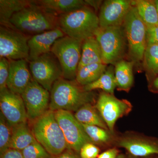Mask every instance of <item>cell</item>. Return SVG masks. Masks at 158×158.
<instances>
[{
	"mask_svg": "<svg viewBox=\"0 0 158 158\" xmlns=\"http://www.w3.org/2000/svg\"><path fill=\"white\" fill-rule=\"evenodd\" d=\"M65 36L60 28L32 36L28 42L29 48L28 62L34 61L44 54L51 52L52 47L56 40Z\"/></svg>",
	"mask_w": 158,
	"mask_h": 158,
	"instance_id": "obj_17",
	"label": "cell"
},
{
	"mask_svg": "<svg viewBox=\"0 0 158 158\" xmlns=\"http://www.w3.org/2000/svg\"><path fill=\"white\" fill-rule=\"evenodd\" d=\"M29 68L34 81L49 92L55 82L63 77L60 63L51 52L30 62Z\"/></svg>",
	"mask_w": 158,
	"mask_h": 158,
	"instance_id": "obj_9",
	"label": "cell"
},
{
	"mask_svg": "<svg viewBox=\"0 0 158 158\" xmlns=\"http://www.w3.org/2000/svg\"><path fill=\"white\" fill-rule=\"evenodd\" d=\"M87 6L92 7L95 9H97L100 7L101 1H85Z\"/></svg>",
	"mask_w": 158,
	"mask_h": 158,
	"instance_id": "obj_38",
	"label": "cell"
},
{
	"mask_svg": "<svg viewBox=\"0 0 158 158\" xmlns=\"http://www.w3.org/2000/svg\"><path fill=\"white\" fill-rule=\"evenodd\" d=\"M10 69L7 88L15 93L21 95L33 80L27 60H9Z\"/></svg>",
	"mask_w": 158,
	"mask_h": 158,
	"instance_id": "obj_16",
	"label": "cell"
},
{
	"mask_svg": "<svg viewBox=\"0 0 158 158\" xmlns=\"http://www.w3.org/2000/svg\"><path fill=\"white\" fill-rule=\"evenodd\" d=\"M81 125L94 144H106L111 141V135L107 130L96 126L88 125L82 123Z\"/></svg>",
	"mask_w": 158,
	"mask_h": 158,
	"instance_id": "obj_28",
	"label": "cell"
},
{
	"mask_svg": "<svg viewBox=\"0 0 158 158\" xmlns=\"http://www.w3.org/2000/svg\"><path fill=\"white\" fill-rule=\"evenodd\" d=\"M23 158H51L52 156L37 141L22 151Z\"/></svg>",
	"mask_w": 158,
	"mask_h": 158,
	"instance_id": "obj_30",
	"label": "cell"
},
{
	"mask_svg": "<svg viewBox=\"0 0 158 158\" xmlns=\"http://www.w3.org/2000/svg\"><path fill=\"white\" fill-rule=\"evenodd\" d=\"M148 89L151 92L158 94V76L149 81Z\"/></svg>",
	"mask_w": 158,
	"mask_h": 158,
	"instance_id": "obj_37",
	"label": "cell"
},
{
	"mask_svg": "<svg viewBox=\"0 0 158 158\" xmlns=\"http://www.w3.org/2000/svg\"><path fill=\"white\" fill-rule=\"evenodd\" d=\"M102 62L101 48L96 37H90L85 40L82 43L81 56L78 70L86 65Z\"/></svg>",
	"mask_w": 158,
	"mask_h": 158,
	"instance_id": "obj_20",
	"label": "cell"
},
{
	"mask_svg": "<svg viewBox=\"0 0 158 158\" xmlns=\"http://www.w3.org/2000/svg\"><path fill=\"white\" fill-rule=\"evenodd\" d=\"M54 113L63 132L68 148L79 152L83 145L87 143H93L72 112L60 110L55 111Z\"/></svg>",
	"mask_w": 158,
	"mask_h": 158,
	"instance_id": "obj_11",
	"label": "cell"
},
{
	"mask_svg": "<svg viewBox=\"0 0 158 158\" xmlns=\"http://www.w3.org/2000/svg\"><path fill=\"white\" fill-rule=\"evenodd\" d=\"M0 158H23L22 151L9 148L1 154Z\"/></svg>",
	"mask_w": 158,
	"mask_h": 158,
	"instance_id": "obj_34",
	"label": "cell"
},
{
	"mask_svg": "<svg viewBox=\"0 0 158 158\" xmlns=\"http://www.w3.org/2000/svg\"><path fill=\"white\" fill-rule=\"evenodd\" d=\"M146 40L147 44H158V26L147 27Z\"/></svg>",
	"mask_w": 158,
	"mask_h": 158,
	"instance_id": "obj_33",
	"label": "cell"
},
{
	"mask_svg": "<svg viewBox=\"0 0 158 158\" xmlns=\"http://www.w3.org/2000/svg\"><path fill=\"white\" fill-rule=\"evenodd\" d=\"M90 103L82 106L75 113V117L79 122L88 125L96 126L109 131L106 124Z\"/></svg>",
	"mask_w": 158,
	"mask_h": 158,
	"instance_id": "obj_24",
	"label": "cell"
},
{
	"mask_svg": "<svg viewBox=\"0 0 158 158\" xmlns=\"http://www.w3.org/2000/svg\"><path fill=\"white\" fill-rule=\"evenodd\" d=\"M94 37L100 45L103 63L107 65H115L122 60L127 41L122 27L99 28Z\"/></svg>",
	"mask_w": 158,
	"mask_h": 158,
	"instance_id": "obj_7",
	"label": "cell"
},
{
	"mask_svg": "<svg viewBox=\"0 0 158 158\" xmlns=\"http://www.w3.org/2000/svg\"><path fill=\"white\" fill-rule=\"evenodd\" d=\"M95 107L110 132L113 134L116 122L129 114L132 109V106L127 100L119 99L114 94L102 92L99 95Z\"/></svg>",
	"mask_w": 158,
	"mask_h": 158,
	"instance_id": "obj_10",
	"label": "cell"
},
{
	"mask_svg": "<svg viewBox=\"0 0 158 158\" xmlns=\"http://www.w3.org/2000/svg\"><path fill=\"white\" fill-rule=\"evenodd\" d=\"M1 113L12 127L28 120L25 106L21 95L8 89L0 91Z\"/></svg>",
	"mask_w": 158,
	"mask_h": 158,
	"instance_id": "obj_14",
	"label": "cell"
},
{
	"mask_svg": "<svg viewBox=\"0 0 158 158\" xmlns=\"http://www.w3.org/2000/svg\"><path fill=\"white\" fill-rule=\"evenodd\" d=\"M35 2V1L28 0H0L1 26L14 28L10 23V19L13 15Z\"/></svg>",
	"mask_w": 158,
	"mask_h": 158,
	"instance_id": "obj_22",
	"label": "cell"
},
{
	"mask_svg": "<svg viewBox=\"0 0 158 158\" xmlns=\"http://www.w3.org/2000/svg\"><path fill=\"white\" fill-rule=\"evenodd\" d=\"M116 86L114 69L112 65H110L97 80L83 87L85 91L88 92L101 89L106 93L114 94Z\"/></svg>",
	"mask_w": 158,
	"mask_h": 158,
	"instance_id": "obj_26",
	"label": "cell"
},
{
	"mask_svg": "<svg viewBox=\"0 0 158 158\" xmlns=\"http://www.w3.org/2000/svg\"><path fill=\"white\" fill-rule=\"evenodd\" d=\"M118 153L116 148H111L99 155L97 158H116Z\"/></svg>",
	"mask_w": 158,
	"mask_h": 158,
	"instance_id": "obj_36",
	"label": "cell"
},
{
	"mask_svg": "<svg viewBox=\"0 0 158 158\" xmlns=\"http://www.w3.org/2000/svg\"><path fill=\"white\" fill-rule=\"evenodd\" d=\"M31 37L15 28L1 26L0 57L9 60L28 59V42Z\"/></svg>",
	"mask_w": 158,
	"mask_h": 158,
	"instance_id": "obj_8",
	"label": "cell"
},
{
	"mask_svg": "<svg viewBox=\"0 0 158 158\" xmlns=\"http://www.w3.org/2000/svg\"><path fill=\"white\" fill-rule=\"evenodd\" d=\"M82 41L65 35L56 40L51 52L56 57L63 73V78L75 80L82 52Z\"/></svg>",
	"mask_w": 158,
	"mask_h": 158,
	"instance_id": "obj_5",
	"label": "cell"
},
{
	"mask_svg": "<svg viewBox=\"0 0 158 158\" xmlns=\"http://www.w3.org/2000/svg\"><path fill=\"white\" fill-rule=\"evenodd\" d=\"M38 5L47 11L57 16L66 14L87 6L82 0H40Z\"/></svg>",
	"mask_w": 158,
	"mask_h": 158,
	"instance_id": "obj_18",
	"label": "cell"
},
{
	"mask_svg": "<svg viewBox=\"0 0 158 158\" xmlns=\"http://www.w3.org/2000/svg\"><path fill=\"white\" fill-rule=\"evenodd\" d=\"M123 27L131 61L135 63L141 62L147 46V27L132 5L125 20Z\"/></svg>",
	"mask_w": 158,
	"mask_h": 158,
	"instance_id": "obj_6",
	"label": "cell"
},
{
	"mask_svg": "<svg viewBox=\"0 0 158 158\" xmlns=\"http://www.w3.org/2000/svg\"><path fill=\"white\" fill-rule=\"evenodd\" d=\"M10 23L14 28L28 36L59 28V16L44 9L37 1L13 15Z\"/></svg>",
	"mask_w": 158,
	"mask_h": 158,
	"instance_id": "obj_1",
	"label": "cell"
},
{
	"mask_svg": "<svg viewBox=\"0 0 158 158\" xmlns=\"http://www.w3.org/2000/svg\"><path fill=\"white\" fill-rule=\"evenodd\" d=\"M117 144L135 156L158 155V138L127 135L119 138Z\"/></svg>",
	"mask_w": 158,
	"mask_h": 158,
	"instance_id": "obj_15",
	"label": "cell"
},
{
	"mask_svg": "<svg viewBox=\"0 0 158 158\" xmlns=\"http://www.w3.org/2000/svg\"><path fill=\"white\" fill-rule=\"evenodd\" d=\"M132 61L122 59L115 65L114 73L116 88L119 90L129 92L134 84Z\"/></svg>",
	"mask_w": 158,
	"mask_h": 158,
	"instance_id": "obj_19",
	"label": "cell"
},
{
	"mask_svg": "<svg viewBox=\"0 0 158 158\" xmlns=\"http://www.w3.org/2000/svg\"><path fill=\"white\" fill-rule=\"evenodd\" d=\"M155 2L156 4V6L157 7V9L158 15V0H156V1H155Z\"/></svg>",
	"mask_w": 158,
	"mask_h": 158,
	"instance_id": "obj_39",
	"label": "cell"
},
{
	"mask_svg": "<svg viewBox=\"0 0 158 158\" xmlns=\"http://www.w3.org/2000/svg\"><path fill=\"white\" fill-rule=\"evenodd\" d=\"M92 92L85 91L76 80L62 77L54 84L50 91L49 110L77 111L93 100Z\"/></svg>",
	"mask_w": 158,
	"mask_h": 158,
	"instance_id": "obj_2",
	"label": "cell"
},
{
	"mask_svg": "<svg viewBox=\"0 0 158 158\" xmlns=\"http://www.w3.org/2000/svg\"><path fill=\"white\" fill-rule=\"evenodd\" d=\"M13 132V127L0 113V154L9 148Z\"/></svg>",
	"mask_w": 158,
	"mask_h": 158,
	"instance_id": "obj_29",
	"label": "cell"
},
{
	"mask_svg": "<svg viewBox=\"0 0 158 158\" xmlns=\"http://www.w3.org/2000/svg\"><path fill=\"white\" fill-rule=\"evenodd\" d=\"M107 68V65L103 62L86 65L77 70L76 81L79 85L84 87L97 80Z\"/></svg>",
	"mask_w": 158,
	"mask_h": 158,
	"instance_id": "obj_25",
	"label": "cell"
},
{
	"mask_svg": "<svg viewBox=\"0 0 158 158\" xmlns=\"http://www.w3.org/2000/svg\"><path fill=\"white\" fill-rule=\"evenodd\" d=\"M59 23L65 35L82 42L94 37L100 28L98 16L87 6L59 15Z\"/></svg>",
	"mask_w": 158,
	"mask_h": 158,
	"instance_id": "obj_3",
	"label": "cell"
},
{
	"mask_svg": "<svg viewBox=\"0 0 158 158\" xmlns=\"http://www.w3.org/2000/svg\"><path fill=\"white\" fill-rule=\"evenodd\" d=\"M131 2L147 27L158 26V11L155 1L136 0Z\"/></svg>",
	"mask_w": 158,
	"mask_h": 158,
	"instance_id": "obj_23",
	"label": "cell"
},
{
	"mask_svg": "<svg viewBox=\"0 0 158 158\" xmlns=\"http://www.w3.org/2000/svg\"><path fill=\"white\" fill-rule=\"evenodd\" d=\"M28 120L33 122L49 110L50 94L34 79L22 94Z\"/></svg>",
	"mask_w": 158,
	"mask_h": 158,
	"instance_id": "obj_12",
	"label": "cell"
},
{
	"mask_svg": "<svg viewBox=\"0 0 158 158\" xmlns=\"http://www.w3.org/2000/svg\"><path fill=\"white\" fill-rule=\"evenodd\" d=\"M100 149L94 143H87L83 145L80 150L81 158H96L99 156Z\"/></svg>",
	"mask_w": 158,
	"mask_h": 158,
	"instance_id": "obj_32",
	"label": "cell"
},
{
	"mask_svg": "<svg viewBox=\"0 0 158 158\" xmlns=\"http://www.w3.org/2000/svg\"><path fill=\"white\" fill-rule=\"evenodd\" d=\"M51 158H81L76 154L73 150L67 148L59 155L52 156Z\"/></svg>",
	"mask_w": 158,
	"mask_h": 158,
	"instance_id": "obj_35",
	"label": "cell"
},
{
	"mask_svg": "<svg viewBox=\"0 0 158 158\" xmlns=\"http://www.w3.org/2000/svg\"><path fill=\"white\" fill-rule=\"evenodd\" d=\"M131 6V1L128 0L104 1L99 13L100 28L123 27Z\"/></svg>",
	"mask_w": 158,
	"mask_h": 158,
	"instance_id": "obj_13",
	"label": "cell"
},
{
	"mask_svg": "<svg viewBox=\"0 0 158 158\" xmlns=\"http://www.w3.org/2000/svg\"><path fill=\"white\" fill-rule=\"evenodd\" d=\"M37 141L31 128L27 122L13 127V132L9 148L22 151L34 142Z\"/></svg>",
	"mask_w": 158,
	"mask_h": 158,
	"instance_id": "obj_21",
	"label": "cell"
},
{
	"mask_svg": "<svg viewBox=\"0 0 158 158\" xmlns=\"http://www.w3.org/2000/svg\"><path fill=\"white\" fill-rule=\"evenodd\" d=\"M10 62L5 58H0V91L8 89L7 82L9 78Z\"/></svg>",
	"mask_w": 158,
	"mask_h": 158,
	"instance_id": "obj_31",
	"label": "cell"
},
{
	"mask_svg": "<svg viewBox=\"0 0 158 158\" xmlns=\"http://www.w3.org/2000/svg\"><path fill=\"white\" fill-rule=\"evenodd\" d=\"M32 123L31 128L35 139L51 156L59 155L68 148L54 111L48 110Z\"/></svg>",
	"mask_w": 158,
	"mask_h": 158,
	"instance_id": "obj_4",
	"label": "cell"
},
{
	"mask_svg": "<svg viewBox=\"0 0 158 158\" xmlns=\"http://www.w3.org/2000/svg\"><path fill=\"white\" fill-rule=\"evenodd\" d=\"M142 61L148 81L158 76V44H147Z\"/></svg>",
	"mask_w": 158,
	"mask_h": 158,
	"instance_id": "obj_27",
	"label": "cell"
}]
</instances>
